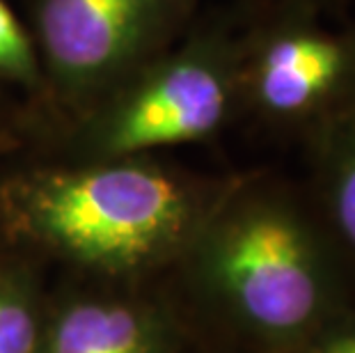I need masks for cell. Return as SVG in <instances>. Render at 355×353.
Wrapping results in <instances>:
<instances>
[{"mask_svg":"<svg viewBox=\"0 0 355 353\" xmlns=\"http://www.w3.org/2000/svg\"><path fill=\"white\" fill-rule=\"evenodd\" d=\"M209 241L223 287L254 326L284 335L314 317L319 273L312 234L286 200L239 195L214 218Z\"/></svg>","mask_w":355,"mask_h":353,"instance_id":"5b68a950","label":"cell"},{"mask_svg":"<svg viewBox=\"0 0 355 353\" xmlns=\"http://www.w3.org/2000/svg\"><path fill=\"white\" fill-rule=\"evenodd\" d=\"M0 80L35 96L46 94L44 69L30 28L7 0H0Z\"/></svg>","mask_w":355,"mask_h":353,"instance_id":"ba28073f","label":"cell"},{"mask_svg":"<svg viewBox=\"0 0 355 353\" xmlns=\"http://www.w3.org/2000/svg\"><path fill=\"white\" fill-rule=\"evenodd\" d=\"M316 3H321V0H316Z\"/></svg>","mask_w":355,"mask_h":353,"instance_id":"8fae6325","label":"cell"},{"mask_svg":"<svg viewBox=\"0 0 355 353\" xmlns=\"http://www.w3.org/2000/svg\"><path fill=\"white\" fill-rule=\"evenodd\" d=\"M353 101L355 26H326L316 0H279L248 19L241 106L316 131Z\"/></svg>","mask_w":355,"mask_h":353,"instance_id":"277c9868","label":"cell"},{"mask_svg":"<svg viewBox=\"0 0 355 353\" xmlns=\"http://www.w3.org/2000/svg\"><path fill=\"white\" fill-rule=\"evenodd\" d=\"M37 321L17 291L0 287V353H33Z\"/></svg>","mask_w":355,"mask_h":353,"instance_id":"9c48e42d","label":"cell"},{"mask_svg":"<svg viewBox=\"0 0 355 353\" xmlns=\"http://www.w3.org/2000/svg\"><path fill=\"white\" fill-rule=\"evenodd\" d=\"M200 0H28L46 94L80 115L191 28Z\"/></svg>","mask_w":355,"mask_h":353,"instance_id":"3957f363","label":"cell"},{"mask_svg":"<svg viewBox=\"0 0 355 353\" xmlns=\"http://www.w3.org/2000/svg\"><path fill=\"white\" fill-rule=\"evenodd\" d=\"M323 198L339 236L355 250V101L316 129Z\"/></svg>","mask_w":355,"mask_h":353,"instance_id":"52a82bcc","label":"cell"},{"mask_svg":"<svg viewBox=\"0 0 355 353\" xmlns=\"http://www.w3.org/2000/svg\"><path fill=\"white\" fill-rule=\"evenodd\" d=\"M248 19L188 28L168 51L80 112L83 147L96 161L214 136L241 106Z\"/></svg>","mask_w":355,"mask_h":353,"instance_id":"7a4b0ae2","label":"cell"},{"mask_svg":"<svg viewBox=\"0 0 355 353\" xmlns=\"http://www.w3.org/2000/svg\"><path fill=\"white\" fill-rule=\"evenodd\" d=\"M10 209L26 232L69 257L128 268L184 241L207 202L195 184L131 156L28 177L12 189Z\"/></svg>","mask_w":355,"mask_h":353,"instance_id":"6da1fadb","label":"cell"},{"mask_svg":"<svg viewBox=\"0 0 355 353\" xmlns=\"http://www.w3.org/2000/svg\"><path fill=\"white\" fill-rule=\"evenodd\" d=\"M323 353H355V330H346V333L332 337L323 347Z\"/></svg>","mask_w":355,"mask_h":353,"instance_id":"30bf717a","label":"cell"},{"mask_svg":"<svg viewBox=\"0 0 355 353\" xmlns=\"http://www.w3.org/2000/svg\"><path fill=\"white\" fill-rule=\"evenodd\" d=\"M49 353H154V337L131 307L80 303L58 321Z\"/></svg>","mask_w":355,"mask_h":353,"instance_id":"8992f818","label":"cell"}]
</instances>
